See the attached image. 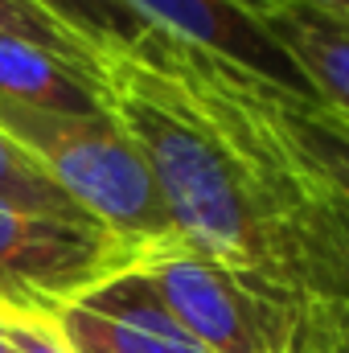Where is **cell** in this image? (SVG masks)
I'll return each mask as SVG.
<instances>
[{
    "instance_id": "6da1fadb",
    "label": "cell",
    "mask_w": 349,
    "mask_h": 353,
    "mask_svg": "<svg viewBox=\"0 0 349 353\" xmlns=\"http://www.w3.org/2000/svg\"><path fill=\"white\" fill-rule=\"evenodd\" d=\"M99 79L177 239L296 292L349 333V230L337 197L267 128L235 66L152 29L136 50L103 54Z\"/></svg>"
},
{
    "instance_id": "7a4b0ae2",
    "label": "cell",
    "mask_w": 349,
    "mask_h": 353,
    "mask_svg": "<svg viewBox=\"0 0 349 353\" xmlns=\"http://www.w3.org/2000/svg\"><path fill=\"white\" fill-rule=\"evenodd\" d=\"M136 271L161 308L210 353H333L346 337L296 292L185 243L144 251Z\"/></svg>"
},
{
    "instance_id": "3957f363",
    "label": "cell",
    "mask_w": 349,
    "mask_h": 353,
    "mask_svg": "<svg viewBox=\"0 0 349 353\" xmlns=\"http://www.w3.org/2000/svg\"><path fill=\"white\" fill-rule=\"evenodd\" d=\"M0 136L12 140L99 226L144 251L181 243L140 148L111 111L58 115L0 99Z\"/></svg>"
},
{
    "instance_id": "277c9868",
    "label": "cell",
    "mask_w": 349,
    "mask_h": 353,
    "mask_svg": "<svg viewBox=\"0 0 349 353\" xmlns=\"http://www.w3.org/2000/svg\"><path fill=\"white\" fill-rule=\"evenodd\" d=\"M140 259L144 247L90 218H58L0 201V304L8 308L58 312Z\"/></svg>"
},
{
    "instance_id": "5b68a950",
    "label": "cell",
    "mask_w": 349,
    "mask_h": 353,
    "mask_svg": "<svg viewBox=\"0 0 349 353\" xmlns=\"http://www.w3.org/2000/svg\"><path fill=\"white\" fill-rule=\"evenodd\" d=\"M148 29L177 37L185 46H197L259 83L288 94H300L308 103L312 87L296 70V62L283 54V46L263 29V4L267 0H123Z\"/></svg>"
},
{
    "instance_id": "8992f818",
    "label": "cell",
    "mask_w": 349,
    "mask_h": 353,
    "mask_svg": "<svg viewBox=\"0 0 349 353\" xmlns=\"http://www.w3.org/2000/svg\"><path fill=\"white\" fill-rule=\"evenodd\" d=\"M50 316L70 353H210L161 308L136 267Z\"/></svg>"
},
{
    "instance_id": "52a82bcc",
    "label": "cell",
    "mask_w": 349,
    "mask_h": 353,
    "mask_svg": "<svg viewBox=\"0 0 349 353\" xmlns=\"http://www.w3.org/2000/svg\"><path fill=\"white\" fill-rule=\"evenodd\" d=\"M263 29L296 62V70L312 87L317 107L349 123V21L300 0H267Z\"/></svg>"
},
{
    "instance_id": "ba28073f",
    "label": "cell",
    "mask_w": 349,
    "mask_h": 353,
    "mask_svg": "<svg viewBox=\"0 0 349 353\" xmlns=\"http://www.w3.org/2000/svg\"><path fill=\"white\" fill-rule=\"evenodd\" d=\"M0 99L58 115L107 111V87L94 70H83L70 58L17 33H0Z\"/></svg>"
},
{
    "instance_id": "9c48e42d",
    "label": "cell",
    "mask_w": 349,
    "mask_h": 353,
    "mask_svg": "<svg viewBox=\"0 0 349 353\" xmlns=\"http://www.w3.org/2000/svg\"><path fill=\"white\" fill-rule=\"evenodd\" d=\"M239 87L251 99V107L267 119V128L321 176L329 181L333 189L349 193V123H341L337 115H329L325 107L300 99V94H288V90H275L259 83L255 74L239 70Z\"/></svg>"
},
{
    "instance_id": "30bf717a",
    "label": "cell",
    "mask_w": 349,
    "mask_h": 353,
    "mask_svg": "<svg viewBox=\"0 0 349 353\" xmlns=\"http://www.w3.org/2000/svg\"><path fill=\"white\" fill-rule=\"evenodd\" d=\"M54 21H62L79 41L94 54H123L136 50L152 29L123 4V0H37Z\"/></svg>"
},
{
    "instance_id": "8fae6325",
    "label": "cell",
    "mask_w": 349,
    "mask_h": 353,
    "mask_svg": "<svg viewBox=\"0 0 349 353\" xmlns=\"http://www.w3.org/2000/svg\"><path fill=\"white\" fill-rule=\"evenodd\" d=\"M0 201H12V205L37 210V214H58V218H87L50 176L4 136H0Z\"/></svg>"
},
{
    "instance_id": "7c38bea8",
    "label": "cell",
    "mask_w": 349,
    "mask_h": 353,
    "mask_svg": "<svg viewBox=\"0 0 349 353\" xmlns=\"http://www.w3.org/2000/svg\"><path fill=\"white\" fill-rule=\"evenodd\" d=\"M0 33H17V37H25V41H37V46H46V50L70 58L74 66L99 74L103 54H94L87 41H79V37H74L62 21H54L37 0H0Z\"/></svg>"
},
{
    "instance_id": "4fadbf2b",
    "label": "cell",
    "mask_w": 349,
    "mask_h": 353,
    "mask_svg": "<svg viewBox=\"0 0 349 353\" xmlns=\"http://www.w3.org/2000/svg\"><path fill=\"white\" fill-rule=\"evenodd\" d=\"M4 329L12 353H70L66 337L58 333L50 312H25V308H4Z\"/></svg>"
},
{
    "instance_id": "5bb4252c",
    "label": "cell",
    "mask_w": 349,
    "mask_h": 353,
    "mask_svg": "<svg viewBox=\"0 0 349 353\" xmlns=\"http://www.w3.org/2000/svg\"><path fill=\"white\" fill-rule=\"evenodd\" d=\"M300 4H312V8H321L337 21H349V0H300Z\"/></svg>"
},
{
    "instance_id": "9a60e30c",
    "label": "cell",
    "mask_w": 349,
    "mask_h": 353,
    "mask_svg": "<svg viewBox=\"0 0 349 353\" xmlns=\"http://www.w3.org/2000/svg\"><path fill=\"white\" fill-rule=\"evenodd\" d=\"M329 185V181H325ZM333 189V185H329ZM333 197H337V210H341V222H346V230H349V193H341V189H333Z\"/></svg>"
},
{
    "instance_id": "2e32d148",
    "label": "cell",
    "mask_w": 349,
    "mask_h": 353,
    "mask_svg": "<svg viewBox=\"0 0 349 353\" xmlns=\"http://www.w3.org/2000/svg\"><path fill=\"white\" fill-rule=\"evenodd\" d=\"M4 308H8V304H0V353H12V345H8V329H4Z\"/></svg>"
},
{
    "instance_id": "e0dca14e",
    "label": "cell",
    "mask_w": 349,
    "mask_h": 353,
    "mask_svg": "<svg viewBox=\"0 0 349 353\" xmlns=\"http://www.w3.org/2000/svg\"><path fill=\"white\" fill-rule=\"evenodd\" d=\"M333 353H349V333L341 337V341H337V350H333Z\"/></svg>"
}]
</instances>
